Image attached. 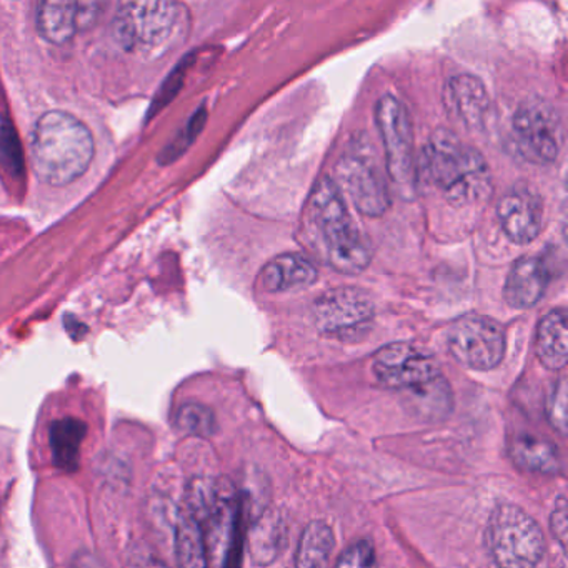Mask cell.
<instances>
[{
  "instance_id": "7c38bea8",
  "label": "cell",
  "mask_w": 568,
  "mask_h": 568,
  "mask_svg": "<svg viewBox=\"0 0 568 568\" xmlns=\"http://www.w3.org/2000/svg\"><path fill=\"white\" fill-rule=\"evenodd\" d=\"M501 231L514 244L534 242L544 227V204L535 192L514 189L497 205Z\"/></svg>"
},
{
  "instance_id": "9c48e42d",
  "label": "cell",
  "mask_w": 568,
  "mask_h": 568,
  "mask_svg": "<svg viewBox=\"0 0 568 568\" xmlns=\"http://www.w3.org/2000/svg\"><path fill=\"white\" fill-rule=\"evenodd\" d=\"M372 372L378 384L392 390L410 392L442 377L434 355L410 342L385 345L372 361Z\"/></svg>"
},
{
  "instance_id": "d4e9b609",
  "label": "cell",
  "mask_w": 568,
  "mask_h": 568,
  "mask_svg": "<svg viewBox=\"0 0 568 568\" xmlns=\"http://www.w3.org/2000/svg\"><path fill=\"white\" fill-rule=\"evenodd\" d=\"M377 554L371 540H358L345 548L335 568H377Z\"/></svg>"
},
{
  "instance_id": "ba28073f",
  "label": "cell",
  "mask_w": 568,
  "mask_h": 568,
  "mask_svg": "<svg viewBox=\"0 0 568 568\" xmlns=\"http://www.w3.org/2000/svg\"><path fill=\"white\" fill-rule=\"evenodd\" d=\"M452 357L471 371H491L501 364L507 351V335L497 321L484 315H465L448 328Z\"/></svg>"
},
{
  "instance_id": "44dd1931",
  "label": "cell",
  "mask_w": 568,
  "mask_h": 568,
  "mask_svg": "<svg viewBox=\"0 0 568 568\" xmlns=\"http://www.w3.org/2000/svg\"><path fill=\"white\" fill-rule=\"evenodd\" d=\"M287 538L284 518L277 511H265L251 534V554L255 564L268 565L281 555Z\"/></svg>"
},
{
  "instance_id": "484cf974",
  "label": "cell",
  "mask_w": 568,
  "mask_h": 568,
  "mask_svg": "<svg viewBox=\"0 0 568 568\" xmlns=\"http://www.w3.org/2000/svg\"><path fill=\"white\" fill-rule=\"evenodd\" d=\"M547 417L558 434H567V384L564 378H560L551 388L547 400Z\"/></svg>"
},
{
  "instance_id": "7a4b0ae2",
  "label": "cell",
  "mask_w": 568,
  "mask_h": 568,
  "mask_svg": "<svg viewBox=\"0 0 568 568\" xmlns=\"http://www.w3.org/2000/svg\"><path fill=\"white\" fill-rule=\"evenodd\" d=\"M307 224L334 271L357 275L368 267L371 247L352 219L334 179L324 178L315 184L308 199Z\"/></svg>"
},
{
  "instance_id": "4dcf8cb0",
  "label": "cell",
  "mask_w": 568,
  "mask_h": 568,
  "mask_svg": "<svg viewBox=\"0 0 568 568\" xmlns=\"http://www.w3.org/2000/svg\"><path fill=\"white\" fill-rule=\"evenodd\" d=\"M155 568H159V567H155Z\"/></svg>"
},
{
  "instance_id": "4fadbf2b",
  "label": "cell",
  "mask_w": 568,
  "mask_h": 568,
  "mask_svg": "<svg viewBox=\"0 0 568 568\" xmlns=\"http://www.w3.org/2000/svg\"><path fill=\"white\" fill-rule=\"evenodd\" d=\"M444 104L455 122L467 129H477L488 111L487 89L475 75H455L445 84Z\"/></svg>"
},
{
  "instance_id": "7402d4cb",
  "label": "cell",
  "mask_w": 568,
  "mask_h": 568,
  "mask_svg": "<svg viewBox=\"0 0 568 568\" xmlns=\"http://www.w3.org/2000/svg\"><path fill=\"white\" fill-rule=\"evenodd\" d=\"M334 545L331 525L325 520H312L298 540L295 568H327Z\"/></svg>"
},
{
  "instance_id": "ac0fdd59",
  "label": "cell",
  "mask_w": 568,
  "mask_h": 568,
  "mask_svg": "<svg viewBox=\"0 0 568 568\" xmlns=\"http://www.w3.org/2000/svg\"><path fill=\"white\" fill-rule=\"evenodd\" d=\"M88 434V425L75 417L59 418L51 425L49 442H51L52 458L55 467L62 471L74 474L81 465V447Z\"/></svg>"
},
{
  "instance_id": "8fae6325",
  "label": "cell",
  "mask_w": 568,
  "mask_h": 568,
  "mask_svg": "<svg viewBox=\"0 0 568 568\" xmlns=\"http://www.w3.org/2000/svg\"><path fill=\"white\" fill-rule=\"evenodd\" d=\"M335 184L354 202L361 214L382 217L390 207V192L374 159L351 152L338 161Z\"/></svg>"
},
{
  "instance_id": "d6986e66",
  "label": "cell",
  "mask_w": 568,
  "mask_h": 568,
  "mask_svg": "<svg viewBox=\"0 0 568 568\" xmlns=\"http://www.w3.org/2000/svg\"><path fill=\"white\" fill-rule=\"evenodd\" d=\"M39 34L55 45H64L78 34V2L51 0L42 2L38 11Z\"/></svg>"
},
{
  "instance_id": "2e32d148",
  "label": "cell",
  "mask_w": 568,
  "mask_h": 568,
  "mask_svg": "<svg viewBox=\"0 0 568 568\" xmlns=\"http://www.w3.org/2000/svg\"><path fill=\"white\" fill-rule=\"evenodd\" d=\"M535 352L548 371H561L568 361V328L565 308L548 312L537 328Z\"/></svg>"
},
{
  "instance_id": "83f0119b",
  "label": "cell",
  "mask_w": 568,
  "mask_h": 568,
  "mask_svg": "<svg viewBox=\"0 0 568 568\" xmlns=\"http://www.w3.org/2000/svg\"><path fill=\"white\" fill-rule=\"evenodd\" d=\"M551 534L555 535V540L560 544L564 550H567V498L561 495L555 504L554 514L550 518Z\"/></svg>"
},
{
  "instance_id": "8992f818",
  "label": "cell",
  "mask_w": 568,
  "mask_h": 568,
  "mask_svg": "<svg viewBox=\"0 0 568 568\" xmlns=\"http://www.w3.org/2000/svg\"><path fill=\"white\" fill-rule=\"evenodd\" d=\"M375 122L384 144L388 175L404 197H412L417 187V164L407 109L394 95H384L375 108Z\"/></svg>"
},
{
  "instance_id": "cb8c5ba5",
  "label": "cell",
  "mask_w": 568,
  "mask_h": 568,
  "mask_svg": "<svg viewBox=\"0 0 568 568\" xmlns=\"http://www.w3.org/2000/svg\"><path fill=\"white\" fill-rule=\"evenodd\" d=\"M175 424H178L179 430L189 435H197V437H211L217 430L214 412L205 405L195 404V402H189L179 408Z\"/></svg>"
},
{
  "instance_id": "603a6c76",
  "label": "cell",
  "mask_w": 568,
  "mask_h": 568,
  "mask_svg": "<svg viewBox=\"0 0 568 568\" xmlns=\"http://www.w3.org/2000/svg\"><path fill=\"white\" fill-rule=\"evenodd\" d=\"M408 394V407L414 408L420 417L424 418H444L452 408L450 385L444 377L437 378L432 384L415 390L405 392Z\"/></svg>"
},
{
  "instance_id": "e0dca14e",
  "label": "cell",
  "mask_w": 568,
  "mask_h": 568,
  "mask_svg": "<svg viewBox=\"0 0 568 568\" xmlns=\"http://www.w3.org/2000/svg\"><path fill=\"white\" fill-rule=\"evenodd\" d=\"M511 460L521 470L530 474H557L561 468L557 445L531 434H518L511 438Z\"/></svg>"
},
{
  "instance_id": "3957f363",
  "label": "cell",
  "mask_w": 568,
  "mask_h": 568,
  "mask_svg": "<svg viewBox=\"0 0 568 568\" xmlns=\"http://www.w3.org/2000/svg\"><path fill=\"white\" fill-rule=\"evenodd\" d=\"M424 158L435 187L454 207H467L490 195L491 175L484 155L450 131L434 132Z\"/></svg>"
},
{
  "instance_id": "6da1fadb",
  "label": "cell",
  "mask_w": 568,
  "mask_h": 568,
  "mask_svg": "<svg viewBox=\"0 0 568 568\" xmlns=\"http://www.w3.org/2000/svg\"><path fill=\"white\" fill-rule=\"evenodd\" d=\"M94 152L92 132L68 112H45L32 129V168L52 187H64L81 179L91 168Z\"/></svg>"
},
{
  "instance_id": "5bb4252c",
  "label": "cell",
  "mask_w": 568,
  "mask_h": 568,
  "mask_svg": "<svg viewBox=\"0 0 568 568\" xmlns=\"http://www.w3.org/2000/svg\"><path fill=\"white\" fill-rule=\"evenodd\" d=\"M548 268L540 257H521L511 265L505 282V301L514 308H530L544 297Z\"/></svg>"
},
{
  "instance_id": "52a82bcc",
  "label": "cell",
  "mask_w": 568,
  "mask_h": 568,
  "mask_svg": "<svg viewBox=\"0 0 568 568\" xmlns=\"http://www.w3.org/2000/svg\"><path fill=\"white\" fill-rule=\"evenodd\" d=\"M375 305L367 292L337 287L324 292L314 304L315 327L325 337L357 341L371 331Z\"/></svg>"
},
{
  "instance_id": "f1b7e54d",
  "label": "cell",
  "mask_w": 568,
  "mask_h": 568,
  "mask_svg": "<svg viewBox=\"0 0 568 568\" xmlns=\"http://www.w3.org/2000/svg\"><path fill=\"white\" fill-rule=\"evenodd\" d=\"M185 68L181 65L171 78L165 82L164 89L159 92L158 102H154V108H152V114H155V111L162 109V105L168 104L175 94H178L179 88H181L182 79H184ZM151 114V115H152Z\"/></svg>"
},
{
  "instance_id": "9a60e30c",
  "label": "cell",
  "mask_w": 568,
  "mask_h": 568,
  "mask_svg": "<svg viewBox=\"0 0 568 568\" xmlns=\"http://www.w3.org/2000/svg\"><path fill=\"white\" fill-rule=\"evenodd\" d=\"M317 267L301 254H282L272 258L261 272V285L271 294L304 291L317 282Z\"/></svg>"
},
{
  "instance_id": "277c9868",
  "label": "cell",
  "mask_w": 568,
  "mask_h": 568,
  "mask_svg": "<svg viewBox=\"0 0 568 568\" xmlns=\"http://www.w3.org/2000/svg\"><path fill=\"white\" fill-rule=\"evenodd\" d=\"M182 6L174 2H125L112 21V38L132 54H162L174 44L182 24Z\"/></svg>"
},
{
  "instance_id": "5b68a950",
  "label": "cell",
  "mask_w": 568,
  "mask_h": 568,
  "mask_svg": "<svg viewBox=\"0 0 568 568\" xmlns=\"http://www.w3.org/2000/svg\"><path fill=\"white\" fill-rule=\"evenodd\" d=\"M485 545L494 568H537L544 558L545 538L540 525L514 504L494 508L485 531Z\"/></svg>"
},
{
  "instance_id": "f546056e",
  "label": "cell",
  "mask_w": 568,
  "mask_h": 568,
  "mask_svg": "<svg viewBox=\"0 0 568 568\" xmlns=\"http://www.w3.org/2000/svg\"><path fill=\"white\" fill-rule=\"evenodd\" d=\"M102 4L98 2H78V29L79 32L88 31L98 21Z\"/></svg>"
},
{
  "instance_id": "30bf717a",
  "label": "cell",
  "mask_w": 568,
  "mask_h": 568,
  "mask_svg": "<svg viewBox=\"0 0 568 568\" xmlns=\"http://www.w3.org/2000/svg\"><path fill=\"white\" fill-rule=\"evenodd\" d=\"M518 151L531 162L551 164L564 144L561 121L554 105L541 99L524 102L514 115Z\"/></svg>"
},
{
  "instance_id": "4316f807",
  "label": "cell",
  "mask_w": 568,
  "mask_h": 568,
  "mask_svg": "<svg viewBox=\"0 0 568 568\" xmlns=\"http://www.w3.org/2000/svg\"><path fill=\"white\" fill-rule=\"evenodd\" d=\"M205 122V111L201 109L194 118L191 119V122L187 124V129L165 149L164 154L161 155V164H169V162L175 161L189 145L192 144L195 138H197L201 129L204 128Z\"/></svg>"
},
{
  "instance_id": "ffe728a7",
  "label": "cell",
  "mask_w": 568,
  "mask_h": 568,
  "mask_svg": "<svg viewBox=\"0 0 568 568\" xmlns=\"http://www.w3.org/2000/svg\"><path fill=\"white\" fill-rule=\"evenodd\" d=\"M175 557L179 568H207L204 527L187 508L179 515L175 527Z\"/></svg>"
}]
</instances>
